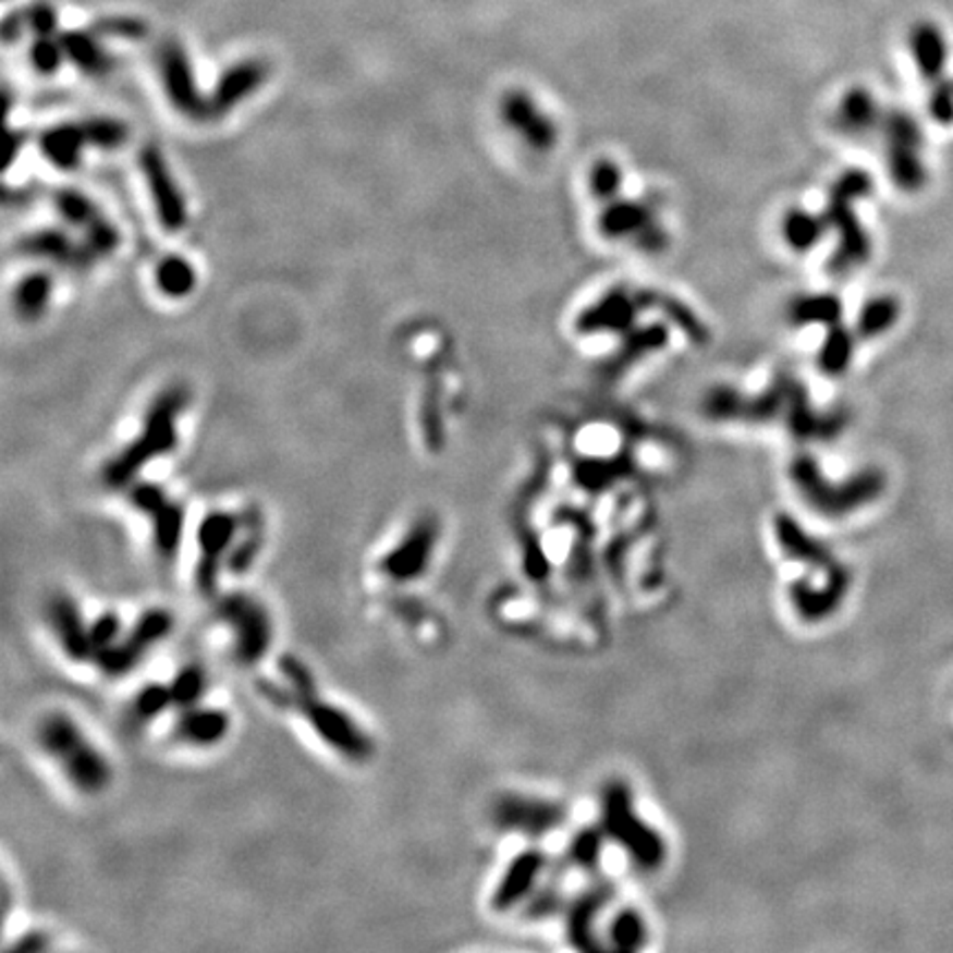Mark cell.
Wrapping results in <instances>:
<instances>
[{
    "label": "cell",
    "instance_id": "obj_35",
    "mask_svg": "<svg viewBox=\"0 0 953 953\" xmlns=\"http://www.w3.org/2000/svg\"><path fill=\"white\" fill-rule=\"evenodd\" d=\"M172 705V693L168 684L150 682L146 684L133 700V716L139 722H150L161 716Z\"/></svg>",
    "mask_w": 953,
    "mask_h": 953
},
{
    "label": "cell",
    "instance_id": "obj_10",
    "mask_svg": "<svg viewBox=\"0 0 953 953\" xmlns=\"http://www.w3.org/2000/svg\"><path fill=\"white\" fill-rule=\"evenodd\" d=\"M131 503L146 512L152 522V541L155 550L163 559H172L180 552V543L184 537V508L175 501H170L166 492L152 484H137L129 492Z\"/></svg>",
    "mask_w": 953,
    "mask_h": 953
},
{
    "label": "cell",
    "instance_id": "obj_32",
    "mask_svg": "<svg viewBox=\"0 0 953 953\" xmlns=\"http://www.w3.org/2000/svg\"><path fill=\"white\" fill-rule=\"evenodd\" d=\"M664 342H667V329L660 325L638 329V331H627L623 350L612 361V371L630 367L632 363L640 361L645 354L660 350V346H664Z\"/></svg>",
    "mask_w": 953,
    "mask_h": 953
},
{
    "label": "cell",
    "instance_id": "obj_16",
    "mask_svg": "<svg viewBox=\"0 0 953 953\" xmlns=\"http://www.w3.org/2000/svg\"><path fill=\"white\" fill-rule=\"evenodd\" d=\"M56 206L69 223L86 230L89 245L96 254H109L118 247L120 236H118L115 228L100 215V210L84 195H80L75 191H60L56 195Z\"/></svg>",
    "mask_w": 953,
    "mask_h": 953
},
{
    "label": "cell",
    "instance_id": "obj_27",
    "mask_svg": "<svg viewBox=\"0 0 953 953\" xmlns=\"http://www.w3.org/2000/svg\"><path fill=\"white\" fill-rule=\"evenodd\" d=\"M901 318V303L894 296H875L868 303H863L854 333L860 340H875L883 333H888Z\"/></svg>",
    "mask_w": 953,
    "mask_h": 953
},
{
    "label": "cell",
    "instance_id": "obj_20",
    "mask_svg": "<svg viewBox=\"0 0 953 953\" xmlns=\"http://www.w3.org/2000/svg\"><path fill=\"white\" fill-rule=\"evenodd\" d=\"M883 120V113L875 100V96L868 89H860V86H854L850 89L836 109V126L843 133L850 135H860L868 133L875 126H879Z\"/></svg>",
    "mask_w": 953,
    "mask_h": 953
},
{
    "label": "cell",
    "instance_id": "obj_18",
    "mask_svg": "<svg viewBox=\"0 0 953 953\" xmlns=\"http://www.w3.org/2000/svg\"><path fill=\"white\" fill-rule=\"evenodd\" d=\"M175 733L182 742L195 748H210L221 744L230 733V716L221 709L212 707H188L182 709V716L175 724Z\"/></svg>",
    "mask_w": 953,
    "mask_h": 953
},
{
    "label": "cell",
    "instance_id": "obj_34",
    "mask_svg": "<svg viewBox=\"0 0 953 953\" xmlns=\"http://www.w3.org/2000/svg\"><path fill=\"white\" fill-rule=\"evenodd\" d=\"M623 168L612 159H598L589 170V191L594 199L610 204L621 197Z\"/></svg>",
    "mask_w": 953,
    "mask_h": 953
},
{
    "label": "cell",
    "instance_id": "obj_44",
    "mask_svg": "<svg viewBox=\"0 0 953 953\" xmlns=\"http://www.w3.org/2000/svg\"><path fill=\"white\" fill-rule=\"evenodd\" d=\"M49 946V938L45 936V933H27V936H23L12 949H16V951H42V949H47Z\"/></svg>",
    "mask_w": 953,
    "mask_h": 953
},
{
    "label": "cell",
    "instance_id": "obj_22",
    "mask_svg": "<svg viewBox=\"0 0 953 953\" xmlns=\"http://www.w3.org/2000/svg\"><path fill=\"white\" fill-rule=\"evenodd\" d=\"M264 548V516L258 508H249L241 514V530L228 554L225 570L241 576L252 570L256 557Z\"/></svg>",
    "mask_w": 953,
    "mask_h": 953
},
{
    "label": "cell",
    "instance_id": "obj_11",
    "mask_svg": "<svg viewBox=\"0 0 953 953\" xmlns=\"http://www.w3.org/2000/svg\"><path fill=\"white\" fill-rule=\"evenodd\" d=\"M159 69L170 102L188 118H210V100L197 91L193 66L184 47L178 40H166L159 49Z\"/></svg>",
    "mask_w": 953,
    "mask_h": 953
},
{
    "label": "cell",
    "instance_id": "obj_21",
    "mask_svg": "<svg viewBox=\"0 0 953 953\" xmlns=\"http://www.w3.org/2000/svg\"><path fill=\"white\" fill-rule=\"evenodd\" d=\"M909 49L925 80L929 82L942 80V71L946 64V42L936 25L931 23L916 25L909 36Z\"/></svg>",
    "mask_w": 953,
    "mask_h": 953
},
{
    "label": "cell",
    "instance_id": "obj_43",
    "mask_svg": "<svg viewBox=\"0 0 953 953\" xmlns=\"http://www.w3.org/2000/svg\"><path fill=\"white\" fill-rule=\"evenodd\" d=\"M25 27H27V16H25V12H23V14H19V12L10 14V16L3 21V40H5V42H14V40H19Z\"/></svg>",
    "mask_w": 953,
    "mask_h": 953
},
{
    "label": "cell",
    "instance_id": "obj_15",
    "mask_svg": "<svg viewBox=\"0 0 953 953\" xmlns=\"http://www.w3.org/2000/svg\"><path fill=\"white\" fill-rule=\"evenodd\" d=\"M47 616H49V623H51V627L58 636V643L64 649L66 658H71L73 662L94 660V647H91V634H89L91 625L84 623V616H82L73 596L56 594L49 600Z\"/></svg>",
    "mask_w": 953,
    "mask_h": 953
},
{
    "label": "cell",
    "instance_id": "obj_4",
    "mask_svg": "<svg viewBox=\"0 0 953 953\" xmlns=\"http://www.w3.org/2000/svg\"><path fill=\"white\" fill-rule=\"evenodd\" d=\"M188 404L184 387H170L150 406L144 419L142 436L105 468V481L111 488L126 486L148 462L170 453L178 444L175 421Z\"/></svg>",
    "mask_w": 953,
    "mask_h": 953
},
{
    "label": "cell",
    "instance_id": "obj_41",
    "mask_svg": "<svg viewBox=\"0 0 953 953\" xmlns=\"http://www.w3.org/2000/svg\"><path fill=\"white\" fill-rule=\"evenodd\" d=\"M929 115L940 126L953 124V82L946 80L933 82V89L929 96Z\"/></svg>",
    "mask_w": 953,
    "mask_h": 953
},
{
    "label": "cell",
    "instance_id": "obj_26",
    "mask_svg": "<svg viewBox=\"0 0 953 953\" xmlns=\"http://www.w3.org/2000/svg\"><path fill=\"white\" fill-rule=\"evenodd\" d=\"M843 305L834 294H804L791 301L789 320L797 327L826 325L832 327L841 322Z\"/></svg>",
    "mask_w": 953,
    "mask_h": 953
},
{
    "label": "cell",
    "instance_id": "obj_19",
    "mask_svg": "<svg viewBox=\"0 0 953 953\" xmlns=\"http://www.w3.org/2000/svg\"><path fill=\"white\" fill-rule=\"evenodd\" d=\"M21 252L32 254V256L53 258V261L64 264V266H73V268H86L91 264V258L96 256L91 245L80 247L64 232H58V230H42V232L27 236L21 243Z\"/></svg>",
    "mask_w": 953,
    "mask_h": 953
},
{
    "label": "cell",
    "instance_id": "obj_36",
    "mask_svg": "<svg viewBox=\"0 0 953 953\" xmlns=\"http://www.w3.org/2000/svg\"><path fill=\"white\" fill-rule=\"evenodd\" d=\"M881 126L885 131V139L888 144H899V146H916L920 148L923 144V131L916 124V120L903 111H890L883 115Z\"/></svg>",
    "mask_w": 953,
    "mask_h": 953
},
{
    "label": "cell",
    "instance_id": "obj_7",
    "mask_svg": "<svg viewBox=\"0 0 953 953\" xmlns=\"http://www.w3.org/2000/svg\"><path fill=\"white\" fill-rule=\"evenodd\" d=\"M598 232L604 239H632L638 249L658 254L669 245L664 228L658 223L656 212L634 199H614L598 217Z\"/></svg>",
    "mask_w": 953,
    "mask_h": 953
},
{
    "label": "cell",
    "instance_id": "obj_1",
    "mask_svg": "<svg viewBox=\"0 0 953 953\" xmlns=\"http://www.w3.org/2000/svg\"><path fill=\"white\" fill-rule=\"evenodd\" d=\"M279 667L285 680V688L266 682V696L277 705H288L296 709L314 729V733L344 759L356 763L369 761L376 750L374 740L344 709L318 696L311 671L294 656H283Z\"/></svg>",
    "mask_w": 953,
    "mask_h": 953
},
{
    "label": "cell",
    "instance_id": "obj_29",
    "mask_svg": "<svg viewBox=\"0 0 953 953\" xmlns=\"http://www.w3.org/2000/svg\"><path fill=\"white\" fill-rule=\"evenodd\" d=\"M856 338L858 335L854 331L845 329L841 322L828 327V333L821 342L819 358H817V363L826 376L836 378L850 369L852 358H854Z\"/></svg>",
    "mask_w": 953,
    "mask_h": 953
},
{
    "label": "cell",
    "instance_id": "obj_38",
    "mask_svg": "<svg viewBox=\"0 0 953 953\" xmlns=\"http://www.w3.org/2000/svg\"><path fill=\"white\" fill-rule=\"evenodd\" d=\"M89 634H91V647H94V658H96L102 651H107L109 647H113L124 636L122 619L115 612H105L91 623Z\"/></svg>",
    "mask_w": 953,
    "mask_h": 953
},
{
    "label": "cell",
    "instance_id": "obj_42",
    "mask_svg": "<svg viewBox=\"0 0 953 953\" xmlns=\"http://www.w3.org/2000/svg\"><path fill=\"white\" fill-rule=\"evenodd\" d=\"M25 16H27V27L36 34V38H40V36H56L58 16H56V10L49 3L32 5L25 12Z\"/></svg>",
    "mask_w": 953,
    "mask_h": 953
},
{
    "label": "cell",
    "instance_id": "obj_3",
    "mask_svg": "<svg viewBox=\"0 0 953 953\" xmlns=\"http://www.w3.org/2000/svg\"><path fill=\"white\" fill-rule=\"evenodd\" d=\"M872 188V178L868 172L856 168L843 172L830 188L823 217L828 228H834L839 234L836 252L830 258V270L834 274H847L870 261L872 241L868 230L860 225L858 217L854 215V204L858 199L870 197Z\"/></svg>",
    "mask_w": 953,
    "mask_h": 953
},
{
    "label": "cell",
    "instance_id": "obj_14",
    "mask_svg": "<svg viewBox=\"0 0 953 953\" xmlns=\"http://www.w3.org/2000/svg\"><path fill=\"white\" fill-rule=\"evenodd\" d=\"M139 166L146 175V184L161 225L168 232H180L186 225V204L161 152L155 146H146L139 155Z\"/></svg>",
    "mask_w": 953,
    "mask_h": 953
},
{
    "label": "cell",
    "instance_id": "obj_24",
    "mask_svg": "<svg viewBox=\"0 0 953 953\" xmlns=\"http://www.w3.org/2000/svg\"><path fill=\"white\" fill-rule=\"evenodd\" d=\"M89 144L86 137L84 124H62L56 129H49L40 137V148L47 155V159L58 168H75L82 157V148Z\"/></svg>",
    "mask_w": 953,
    "mask_h": 953
},
{
    "label": "cell",
    "instance_id": "obj_12",
    "mask_svg": "<svg viewBox=\"0 0 953 953\" xmlns=\"http://www.w3.org/2000/svg\"><path fill=\"white\" fill-rule=\"evenodd\" d=\"M645 305H651V294H636L625 288H614L576 318V331L585 335L598 331L627 333L632 331V325Z\"/></svg>",
    "mask_w": 953,
    "mask_h": 953
},
{
    "label": "cell",
    "instance_id": "obj_5",
    "mask_svg": "<svg viewBox=\"0 0 953 953\" xmlns=\"http://www.w3.org/2000/svg\"><path fill=\"white\" fill-rule=\"evenodd\" d=\"M217 616L232 632V651L241 664L252 667L268 656L274 625L261 600L245 591H232L217 600Z\"/></svg>",
    "mask_w": 953,
    "mask_h": 953
},
{
    "label": "cell",
    "instance_id": "obj_9",
    "mask_svg": "<svg viewBox=\"0 0 953 953\" xmlns=\"http://www.w3.org/2000/svg\"><path fill=\"white\" fill-rule=\"evenodd\" d=\"M438 543V524L432 516H421L391 552L380 559V572L393 583H411L419 578L430 563Z\"/></svg>",
    "mask_w": 953,
    "mask_h": 953
},
{
    "label": "cell",
    "instance_id": "obj_2",
    "mask_svg": "<svg viewBox=\"0 0 953 953\" xmlns=\"http://www.w3.org/2000/svg\"><path fill=\"white\" fill-rule=\"evenodd\" d=\"M38 744L60 766L75 791L100 795L109 789L113 779L109 759L71 716L62 711L45 716L38 724Z\"/></svg>",
    "mask_w": 953,
    "mask_h": 953
},
{
    "label": "cell",
    "instance_id": "obj_30",
    "mask_svg": "<svg viewBox=\"0 0 953 953\" xmlns=\"http://www.w3.org/2000/svg\"><path fill=\"white\" fill-rule=\"evenodd\" d=\"M155 281L157 288L172 298H182L188 296L195 290L197 283V274L193 270V266L182 256H168L157 266L155 272Z\"/></svg>",
    "mask_w": 953,
    "mask_h": 953
},
{
    "label": "cell",
    "instance_id": "obj_25",
    "mask_svg": "<svg viewBox=\"0 0 953 953\" xmlns=\"http://www.w3.org/2000/svg\"><path fill=\"white\" fill-rule=\"evenodd\" d=\"M888 170L894 186L905 193H916L927 184V168L916 146L888 144Z\"/></svg>",
    "mask_w": 953,
    "mask_h": 953
},
{
    "label": "cell",
    "instance_id": "obj_13",
    "mask_svg": "<svg viewBox=\"0 0 953 953\" xmlns=\"http://www.w3.org/2000/svg\"><path fill=\"white\" fill-rule=\"evenodd\" d=\"M501 118L524 144L537 152H548L559 142V129L550 115L526 91H510L501 100Z\"/></svg>",
    "mask_w": 953,
    "mask_h": 953
},
{
    "label": "cell",
    "instance_id": "obj_31",
    "mask_svg": "<svg viewBox=\"0 0 953 953\" xmlns=\"http://www.w3.org/2000/svg\"><path fill=\"white\" fill-rule=\"evenodd\" d=\"M168 686L172 693V705H178L180 709H188L204 700L208 691V673L201 664L191 662L175 673V677H172Z\"/></svg>",
    "mask_w": 953,
    "mask_h": 953
},
{
    "label": "cell",
    "instance_id": "obj_45",
    "mask_svg": "<svg viewBox=\"0 0 953 953\" xmlns=\"http://www.w3.org/2000/svg\"><path fill=\"white\" fill-rule=\"evenodd\" d=\"M23 148V137H19V135H10V142H8V152H5V159H8V166L12 163V159L16 157V150H21Z\"/></svg>",
    "mask_w": 953,
    "mask_h": 953
},
{
    "label": "cell",
    "instance_id": "obj_40",
    "mask_svg": "<svg viewBox=\"0 0 953 953\" xmlns=\"http://www.w3.org/2000/svg\"><path fill=\"white\" fill-rule=\"evenodd\" d=\"M94 32L105 38H126V40H142L148 34V27L144 21L139 19H131V16H109V19H100L94 25Z\"/></svg>",
    "mask_w": 953,
    "mask_h": 953
},
{
    "label": "cell",
    "instance_id": "obj_6",
    "mask_svg": "<svg viewBox=\"0 0 953 953\" xmlns=\"http://www.w3.org/2000/svg\"><path fill=\"white\" fill-rule=\"evenodd\" d=\"M241 530V516L215 510L206 514L197 530V543H199V563L195 572V583L201 596L217 598L219 587V574L225 567L228 554L239 537Z\"/></svg>",
    "mask_w": 953,
    "mask_h": 953
},
{
    "label": "cell",
    "instance_id": "obj_28",
    "mask_svg": "<svg viewBox=\"0 0 953 953\" xmlns=\"http://www.w3.org/2000/svg\"><path fill=\"white\" fill-rule=\"evenodd\" d=\"M828 223L826 217H819L804 208H793L782 219V236L793 252L806 254L810 252L826 234Z\"/></svg>",
    "mask_w": 953,
    "mask_h": 953
},
{
    "label": "cell",
    "instance_id": "obj_8",
    "mask_svg": "<svg viewBox=\"0 0 953 953\" xmlns=\"http://www.w3.org/2000/svg\"><path fill=\"white\" fill-rule=\"evenodd\" d=\"M172 614L163 608L146 610L135 625L107 651L94 658V662L107 675H124L129 673L157 643H161L172 632Z\"/></svg>",
    "mask_w": 953,
    "mask_h": 953
},
{
    "label": "cell",
    "instance_id": "obj_39",
    "mask_svg": "<svg viewBox=\"0 0 953 953\" xmlns=\"http://www.w3.org/2000/svg\"><path fill=\"white\" fill-rule=\"evenodd\" d=\"M62 58H64V49L60 45V38H53V36L36 38V42L32 45V51H29V60H32L34 69L42 75L56 73L58 66L62 64Z\"/></svg>",
    "mask_w": 953,
    "mask_h": 953
},
{
    "label": "cell",
    "instance_id": "obj_37",
    "mask_svg": "<svg viewBox=\"0 0 953 953\" xmlns=\"http://www.w3.org/2000/svg\"><path fill=\"white\" fill-rule=\"evenodd\" d=\"M84 131H86V137H89L91 146L107 148V150L120 148L122 144H126V137H129L126 124H122L118 120H107V118L84 122Z\"/></svg>",
    "mask_w": 953,
    "mask_h": 953
},
{
    "label": "cell",
    "instance_id": "obj_33",
    "mask_svg": "<svg viewBox=\"0 0 953 953\" xmlns=\"http://www.w3.org/2000/svg\"><path fill=\"white\" fill-rule=\"evenodd\" d=\"M49 296H51V281H49V277L42 274V272H36V274L25 277V279L16 285L14 303H16V309H19L23 316H27V318H36V316H40L42 309L47 307Z\"/></svg>",
    "mask_w": 953,
    "mask_h": 953
},
{
    "label": "cell",
    "instance_id": "obj_17",
    "mask_svg": "<svg viewBox=\"0 0 953 953\" xmlns=\"http://www.w3.org/2000/svg\"><path fill=\"white\" fill-rule=\"evenodd\" d=\"M266 77L268 69L258 60H245L228 69L210 98V118H221L223 113L234 109L241 100L252 96Z\"/></svg>",
    "mask_w": 953,
    "mask_h": 953
},
{
    "label": "cell",
    "instance_id": "obj_23",
    "mask_svg": "<svg viewBox=\"0 0 953 953\" xmlns=\"http://www.w3.org/2000/svg\"><path fill=\"white\" fill-rule=\"evenodd\" d=\"M64 58H69L86 75H105L111 71L113 60L100 45L96 32H64L60 36Z\"/></svg>",
    "mask_w": 953,
    "mask_h": 953
}]
</instances>
